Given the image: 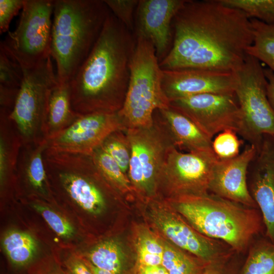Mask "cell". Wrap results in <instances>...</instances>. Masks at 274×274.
Instances as JSON below:
<instances>
[{
	"label": "cell",
	"mask_w": 274,
	"mask_h": 274,
	"mask_svg": "<svg viewBox=\"0 0 274 274\" xmlns=\"http://www.w3.org/2000/svg\"><path fill=\"white\" fill-rule=\"evenodd\" d=\"M136 38L111 12L89 55L69 83L73 110L80 115L122 107Z\"/></svg>",
	"instance_id": "7a4b0ae2"
},
{
	"label": "cell",
	"mask_w": 274,
	"mask_h": 274,
	"mask_svg": "<svg viewBox=\"0 0 274 274\" xmlns=\"http://www.w3.org/2000/svg\"><path fill=\"white\" fill-rule=\"evenodd\" d=\"M95 165L104 178L122 192H129L131 183L117 163L99 146L91 154Z\"/></svg>",
	"instance_id": "484cf974"
},
{
	"label": "cell",
	"mask_w": 274,
	"mask_h": 274,
	"mask_svg": "<svg viewBox=\"0 0 274 274\" xmlns=\"http://www.w3.org/2000/svg\"><path fill=\"white\" fill-rule=\"evenodd\" d=\"M256 148L246 146L237 156L218 160L212 174L209 191L215 195L250 208L257 206L249 190L247 172Z\"/></svg>",
	"instance_id": "2e32d148"
},
{
	"label": "cell",
	"mask_w": 274,
	"mask_h": 274,
	"mask_svg": "<svg viewBox=\"0 0 274 274\" xmlns=\"http://www.w3.org/2000/svg\"><path fill=\"white\" fill-rule=\"evenodd\" d=\"M4 249L11 262L21 267L29 264L36 253L37 244L29 233L11 231L8 232L3 241Z\"/></svg>",
	"instance_id": "7402d4cb"
},
{
	"label": "cell",
	"mask_w": 274,
	"mask_h": 274,
	"mask_svg": "<svg viewBox=\"0 0 274 274\" xmlns=\"http://www.w3.org/2000/svg\"><path fill=\"white\" fill-rule=\"evenodd\" d=\"M250 21L254 39L247 53L265 63L274 73V25L267 24L256 19H250Z\"/></svg>",
	"instance_id": "603a6c76"
},
{
	"label": "cell",
	"mask_w": 274,
	"mask_h": 274,
	"mask_svg": "<svg viewBox=\"0 0 274 274\" xmlns=\"http://www.w3.org/2000/svg\"><path fill=\"white\" fill-rule=\"evenodd\" d=\"M126 128L118 112L81 115L68 127L48 141V147L58 151L91 155L111 134Z\"/></svg>",
	"instance_id": "7c38bea8"
},
{
	"label": "cell",
	"mask_w": 274,
	"mask_h": 274,
	"mask_svg": "<svg viewBox=\"0 0 274 274\" xmlns=\"http://www.w3.org/2000/svg\"><path fill=\"white\" fill-rule=\"evenodd\" d=\"M24 0H0V33L8 31L13 18L22 9Z\"/></svg>",
	"instance_id": "836d02e7"
},
{
	"label": "cell",
	"mask_w": 274,
	"mask_h": 274,
	"mask_svg": "<svg viewBox=\"0 0 274 274\" xmlns=\"http://www.w3.org/2000/svg\"><path fill=\"white\" fill-rule=\"evenodd\" d=\"M87 263V264L88 265L93 274H113L112 273L100 269L99 268L96 267V266H94L93 264H92L90 262H89L87 260H84Z\"/></svg>",
	"instance_id": "ab89813d"
},
{
	"label": "cell",
	"mask_w": 274,
	"mask_h": 274,
	"mask_svg": "<svg viewBox=\"0 0 274 274\" xmlns=\"http://www.w3.org/2000/svg\"><path fill=\"white\" fill-rule=\"evenodd\" d=\"M241 268L229 256L209 263L203 274H239Z\"/></svg>",
	"instance_id": "e575fe53"
},
{
	"label": "cell",
	"mask_w": 274,
	"mask_h": 274,
	"mask_svg": "<svg viewBox=\"0 0 274 274\" xmlns=\"http://www.w3.org/2000/svg\"><path fill=\"white\" fill-rule=\"evenodd\" d=\"M172 48L162 70L235 72L253 43L250 19L221 0H186L176 14Z\"/></svg>",
	"instance_id": "6da1fadb"
},
{
	"label": "cell",
	"mask_w": 274,
	"mask_h": 274,
	"mask_svg": "<svg viewBox=\"0 0 274 274\" xmlns=\"http://www.w3.org/2000/svg\"><path fill=\"white\" fill-rule=\"evenodd\" d=\"M172 205L196 231L223 241L234 251H245L262 229L263 219L255 208L210 192L174 197Z\"/></svg>",
	"instance_id": "277c9868"
},
{
	"label": "cell",
	"mask_w": 274,
	"mask_h": 274,
	"mask_svg": "<svg viewBox=\"0 0 274 274\" xmlns=\"http://www.w3.org/2000/svg\"><path fill=\"white\" fill-rule=\"evenodd\" d=\"M186 0H139L134 15L133 34L151 42L160 62L173 44L172 22Z\"/></svg>",
	"instance_id": "4fadbf2b"
},
{
	"label": "cell",
	"mask_w": 274,
	"mask_h": 274,
	"mask_svg": "<svg viewBox=\"0 0 274 274\" xmlns=\"http://www.w3.org/2000/svg\"><path fill=\"white\" fill-rule=\"evenodd\" d=\"M156 220L163 233L176 246L207 263L231 255L219 240L201 234L176 213H160Z\"/></svg>",
	"instance_id": "e0dca14e"
},
{
	"label": "cell",
	"mask_w": 274,
	"mask_h": 274,
	"mask_svg": "<svg viewBox=\"0 0 274 274\" xmlns=\"http://www.w3.org/2000/svg\"><path fill=\"white\" fill-rule=\"evenodd\" d=\"M30 274H66L58 265L51 262H43L33 269Z\"/></svg>",
	"instance_id": "8d00e7d4"
},
{
	"label": "cell",
	"mask_w": 274,
	"mask_h": 274,
	"mask_svg": "<svg viewBox=\"0 0 274 274\" xmlns=\"http://www.w3.org/2000/svg\"><path fill=\"white\" fill-rule=\"evenodd\" d=\"M139 274H168L166 270L161 265L143 266L139 265Z\"/></svg>",
	"instance_id": "f35d334b"
},
{
	"label": "cell",
	"mask_w": 274,
	"mask_h": 274,
	"mask_svg": "<svg viewBox=\"0 0 274 274\" xmlns=\"http://www.w3.org/2000/svg\"><path fill=\"white\" fill-rule=\"evenodd\" d=\"M239 274H274V244L261 241L255 244Z\"/></svg>",
	"instance_id": "d4e9b609"
},
{
	"label": "cell",
	"mask_w": 274,
	"mask_h": 274,
	"mask_svg": "<svg viewBox=\"0 0 274 274\" xmlns=\"http://www.w3.org/2000/svg\"><path fill=\"white\" fill-rule=\"evenodd\" d=\"M110 13L104 0L54 1L50 55L56 62L58 83L72 80Z\"/></svg>",
	"instance_id": "3957f363"
},
{
	"label": "cell",
	"mask_w": 274,
	"mask_h": 274,
	"mask_svg": "<svg viewBox=\"0 0 274 274\" xmlns=\"http://www.w3.org/2000/svg\"><path fill=\"white\" fill-rule=\"evenodd\" d=\"M32 207L58 236L68 238L74 235L75 230L72 224L51 209L37 202L32 203Z\"/></svg>",
	"instance_id": "1f68e13d"
},
{
	"label": "cell",
	"mask_w": 274,
	"mask_h": 274,
	"mask_svg": "<svg viewBox=\"0 0 274 274\" xmlns=\"http://www.w3.org/2000/svg\"><path fill=\"white\" fill-rule=\"evenodd\" d=\"M64 265L66 274H93L85 261L78 258L68 259Z\"/></svg>",
	"instance_id": "d590c367"
},
{
	"label": "cell",
	"mask_w": 274,
	"mask_h": 274,
	"mask_svg": "<svg viewBox=\"0 0 274 274\" xmlns=\"http://www.w3.org/2000/svg\"><path fill=\"white\" fill-rule=\"evenodd\" d=\"M235 72L201 69L162 70L161 86L169 100L203 93H234Z\"/></svg>",
	"instance_id": "9a60e30c"
},
{
	"label": "cell",
	"mask_w": 274,
	"mask_h": 274,
	"mask_svg": "<svg viewBox=\"0 0 274 274\" xmlns=\"http://www.w3.org/2000/svg\"><path fill=\"white\" fill-rule=\"evenodd\" d=\"M94 266L113 274H125L126 260L120 245L112 239L97 245L88 254L87 260Z\"/></svg>",
	"instance_id": "44dd1931"
},
{
	"label": "cell",
	"mask_w": 274,
	"mask_h": 274,
	"mask_svg": "<svg viewBox=\"0 0 274 274\" xmlns=\"http://www.w3.org/2000/svg\"><path fill=\"white\" fill-rule=\"evenodd\" d=\"M49 56L30 67H22L23 77L9 118L15 126L22 145L45 140L42 127L50 93L58 84Z\"/></svg>",
	"instance_id": "8992f818"
},
{
	"label": "cell",
	"mask_w": 274,
	"mask_h": 274,
	"mask_svg": "<svg viewBox=\"0 0 274 274\" xmlns=\"http://www.w3.org/2000/svg\"><path fill=\"white\" fill-rule=\"evenodd\" d=\"M161 265L168 274H203L207 263L196 257H192L178 248L164 245Z\"/></svg>",
	"instance_id": "cb8c5ba5"
},
{
	"label": "cell",
	"mask_w": 274,
	"mask_h": 274,
	"mask_svg": "<svg viewBox=\"0 0 274 274\" xmlns=\"http://www.w3.org/2000/svg\"><path fill=\"white\" fill-rule=\"evenodd\" d=\"M47 147L46 140L22 145L16 172L29 191L44 196L49 195L48 176L44 162V153Z\"/></svg>",
	"instance_id": "ac0fdd59"
},
{
	"label": "cell",
	"mask_w": 274,
	"mask_h": 274,
	"mask_svg": "<svg viewBox=\"0 0 274 274\" xmlns=\"http://www.w3.org/2000/svg\"><path fill=\"white\" fill-rule=\"evenodd\" d=\"M235 73L234 93L241 115L238 134L256 146L264 134L274 135V111L267 97V80L260 61L248 54Z\"/></svg>",
	"instance_id": "52a82bcc"
},
{
	"label": "cell",
	"mask_w": 274,
	"mask_h": 274,
	"mask_svg": "<svg viewBox=\"0 0 274 274\" xmlns=\"http://www.w3.org/2000/svg\"><path fill=\"white\" fill-rule=\"evenodd\" d=\"M54 1L24 0L18 25L0 46L22 67H30L50 56Z\"/></svg>",
	"instance_id": "ba28073f"
},
{
	"label": "cell",
	"mask_w": 274,
	"mask_h": 274,
	"mask_svg": "<svg viewBox=\"0 0 274 274\" xmlns=\"http://www.w3.org/2000/svg\"><path fill=\"white\" fill-rule=\"evenodd\" d=\"M218 160L213 150L183 153L173 146L167 151L159 179H166L174 197L207 193Z\"/></svg>",
	"instance_id": "8fae6325"
},
{
	"label": "cell",
	"mask_w": 274,
	"mask_h": 274,
	"mask_svg": "<svg viewBox=\"0 0 274 274\" xmlns=\"http://www.w3.org/2000/svg\"><path fill=\"white\" fill-rule=\"evenodd\" d=\"M139 265H161L164 246L154 236L148 232L141 233L136 242Z\"/></svg>",
	"instance_id": "f1b7e54d"
},
{
	"label": "cell",
	"mask_w": 274,
	"mask_h": 274,
	"mask_svg": "<svg viewBox=\"0 0 274 274\" xmlns=\"http://www.w3.org/2000/svg\"><path fill=\"white\" fill-rule=\"evenodd\" d=\"M255 147L248 168V186L261 210L266 235L274 244V135L264 134Z\"/></svg>",
	"instance_id": "5bb4252c"
},
{
	"label": "cell",
	"mask_w": 274,
	"mask_h": 274,
	"mask_svg": "<svg viewBox=\"0 0 274 274\" xmlns=\"http://www.w3.org/2000/svg\"><path fill=\"white\" fill-rule=\"evenodd\" d=\"M158 111L176 148L188 152L213 150L212 139L189 118L170 107Z\"/></svg>",
	"instance_id": "d6986e66"
},
{
	"label": "cell",
	"mask_w": 274,
	"mask_h": 274,
	"mask_svg": "<svg viewBox=\"0 0 274 274\" xmlns=\"http://www.w3.org/2000/svg\"><path fill=\"white\" fill-rule=\"evenodd\" d=\"M237 133L232 130H225L212 141V149L219 160H227L237 156L243 142Z\"/></svg>",
	"instance_id": "4dcf8cb0"
},
{
	"label": "cell",
	"mask_w": 274,
	"mask_h": 274,
	"mask_svg": "<svg viewBox=\"0 0 274 274\" xmlns=\"http://www.w3.org/2000/svg\"><path fill=\"white\" fill-rule=\"evenodd\" d=\"M80 116L72 109L69 83H58L49 96L42 127L44 138L47 141L53 139Z\"/></svg>",
	"instance_id": "ffe728a7"
},
{
	"label": "cell",
	"mask_w": 274,
	"mask_h": 274,
	"mask_svg": "<svg viewBox=\"0 0 274 274\" xmlns=\"http://www.w3.org/2000/svg\"><path fill=\"white\" fill-rule=\"evenodd\" d=\"M128 86L118 112L126 128L150 127L157 110L169 108L161 86L162 69L151 42L135 37Z\"/></svg>",
	"instance_id": "5b68a950"
},
{
	"label": "cell",
	"mask_w": 274,
	"mask_h": 274,
	"mask_svg": "<svg viewBox=\"0 0 274 274\" xmlns=\"http://www.w3.org/2000/svg\"><path fill=\"white\" fill-rule=\"evenodd\" d=\"M121 131H116L111 134L100 147L126 174L128 170L131 150L126 134L124 136Z\"/></svg>",
	"instance_id": "83f0119b"
},
{
	"label": "cell",
	"mask_w": 274,
	"mask_h": 274,
	"mask_svg": "<svg viewBox=\"0 0 274 274\" xmlns=\"http://www.w3.org/2000/svg\"><path fill=\"white\" fill-rule=\"evenodd\" d=\"M23 77L20 64L0 46V87L19 90Z\"/></svg>",
	"instance_id": "f546056e"
},
{
	"label": "cell",
	"mask_w": 274,
	"mask_h": 274,
	"mask_svg": "<svg viewBox=\"0 0 274 274\" xmlns=\"http://www.w3.org/2000/svg\"><path fill=\"white\" fill-rule=\"evenodd\" d=\"M226 6L243 12L250 19L274 25V0H221Z\"/></svg>",
	"instance_id": "4316f807"
},
{
	"label": "cell",
	"mask_w": 274,
	"mask_h": 274,
	"mask_svg": "<svg viewBox=\"0 0 274 274\" xmlns=\"http://www.w3.org/2000/svg\"><path fill=\"white\" fill-rule=\"evenodd\" d=\"M139 0H104L111 12L133 33L134 15Z\"/></svg>",
	"instance_id": "d6a6232c"
},
{
	"label": "cell",
	"mask_w": 274,
	"mask_h": 274,
	"mask_svg": "<svg viewBox=\"0 0 274 274\" xmlns=\"http://www.w3.org/2000/svg\"><path fill=\"white\" fill-rule=\"evenodd\" d=\"M157 124L154 118L151 127L125 129L131 150L129 179L137 191L148 195L155 191L167 151L175 146L167 127L165 130Z\"/></svg>",
	"instance_id": "9c48e42d"
},
{
	"label": "cell",
	"mask_w": 274,
	"mask_h": 274,
	"mask_svg": "<svg viewBox=\"0 0 274 274\" xmlns=\"http://www.w3.org/2000/svg\"><path fill=\"white\" fill-rule=\"evenodd\" d=\"M169 107L192 120L210 138L225 130L238 134L241 115L235 93H203L169 101Z\"/></svg>",
	"instance_id": "30bf717a"
},
{
	"label": "cell",
	"mask_w": 274,
	"mask_h": 274,
	"mask_svg": "<svg viewBox=\"0 0 274 274\" xmlns=\"http://www.w3.org/2000/svg\"><path fill=\"white\" fill-rule=\"evenodd\" d=\"M264 72L267 80V97L274 111V73L269 68H264Z\"/></svg>",
	"instance_id": "74e56055"
}]
</instances>
